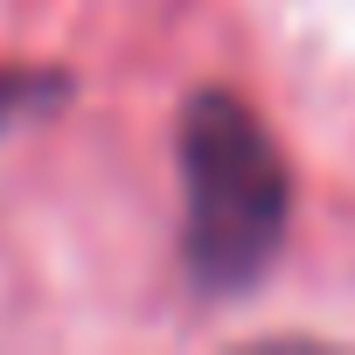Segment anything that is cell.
I'll list each match as a JSON object with an SVG mask.
<instances>
[{
    "mask_svg": "<svg viewBox=\"0 0 355 355\" xmlns=\"http://www.w3.org/2000/svg\"><path fill=\"white\" fill-rule=\"evenodd\" d=\"M182 182H189V265L202 286H251L293 216L286 160L272 153L251 105L202 91L182 119Z\"/></svg>",
    "mask_w": 355,
    "mask_h": 355,
    "instance_id": "obj_1",
    "label": "cell"
}]
</instances>
